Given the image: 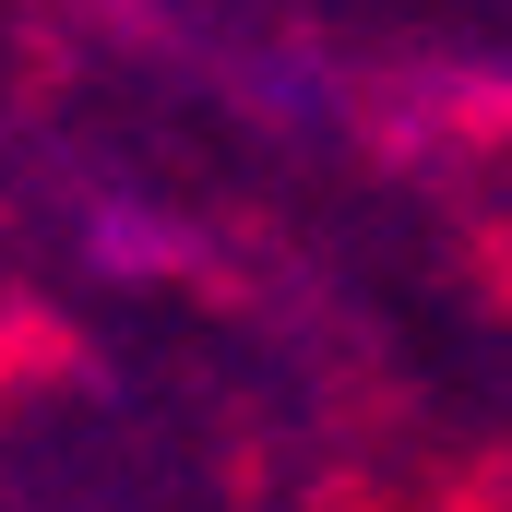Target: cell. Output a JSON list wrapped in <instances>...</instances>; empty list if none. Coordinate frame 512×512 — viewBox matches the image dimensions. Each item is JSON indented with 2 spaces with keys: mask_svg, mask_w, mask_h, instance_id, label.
Segmentation results:
<instances>
[{
  "mask_svg": "<svg viewBox=\"0 0 512 512\" xmlns=\"http://www.w3.org/2000/svg\"><path fill=\"white\" fill-rule=\"evenodd\" d=\"M96 262L131 274V286H155V274H179V227L143 215V203H108V215H96Z\"/></svg>",
  "mask_w": 512,
  "mask_h": 512,
  "instance_id": "1",
  "label": "cell"
}]
</instances>
